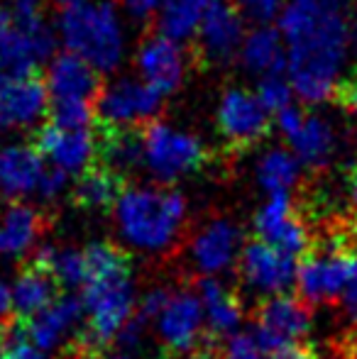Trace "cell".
<instances>
[{
    "label": "cell",
    "instance_id": "obj_11",
    "mask_svg": "<svg viewBox=\"0 0 357 359\" xmlns=\"http://www.w3.org/2000/svg\"><path fill=\"white\" fill-rule=\"evenodd\" d=\"M245 42V15L235 0H213L198 27V54L206 62L225 64Z\"/></svg>",
    "mask_w": 357,
    "mask_h": 359
},
{
    "label": "cell",
    "instance_id": "obj_30",
    "mask_svg": "<svg viewBox=\"0 0 357 359\" xmlns=\"http://www.w3.org/2000/svg\"><path fill=\"white\" fill-rule=\"evenodd\" d=\"M0 359H47L29 340L25 318L15 313L0 320Z\"/></svg>",
    "mask_w": 357,
    "mask_h": 359
},
{
    "label": "cell",
    "instance_id": "obj_14",
    "mask_svg": "<svg viewBox=\"0 0 357 359\" xmlns=\"http://www.w3.org/2000/svg\"><path fill=\"white\" fill-rule=\"evenodd\" d=\"M49 115L47 81L37 74L0 83V130L29 128Z\"/></svg>",
    "mask_w": 357,
    "mask_h": 359
},
{
    "label": "cell",
    "instance_id": "obj_27",
    "mask_svg": "<svg viewBox=\"0 0 357 359\" xmlns=\"http://www.w3.org/2000/svg\"><path fill=\"white\" fill-rule=\"evenodd\" d=\"M198 291H201V303H203L206 318H208L210 335L218 337L233 330L240 323V316H243V308H240V301L235 298V293H230L213 276L201 279Z\"/></svg>",
    "mask_w": 357,
    "mask_h": 359
},
{
    "label": "cell",
    "instance_id": "obj_35",
    "mask_svg": "<svg viewBox=\"0 0 357 359\" xmlns=\"http://www.w3.org/2000/svg\"><path fill=\"white\" fill-rule=\"evenodd\" d=\"M67 181H69L67 171L57 169V166H49V169H44L42 179H39V186H37L39 196H42V198H47V201L57 198V196L64 191V186H67Z\"/></svg>",
    "mask_w": 357,
    "mask_h": 359
},
{
    "label": "cell",
    "instance_id": "obj_24",
    "mask_svg": "<svg viewBox=\"0 0 357 359\" xmlns=\"http://www.w3.org/2000/svg\"><path fill=\"white\" fill-rule=\"evenodd\" d=\"M39 62L42 59L37 57L32 42L18 25V20L0 32V83L37 74Z\"/></svg>",
    "mask_w": 357,
    "mask_h": 359
},
{
    "label": "cell",
    "instance_id": "obj_31",
    "mask_svg": "<svg viewBox=\"0 0 357 359\" xmlns=\"http://www.w3.org/2000/svg\"><path fill=\"white\" fill-rule=\"evenodd\" d=\"M95 120V103L88 100H49V123L67 130H88Z\"/></svg>",
    "mask_w": 357,
    "mask_h": 359
},
{
    "label": "cell",
    "instance_id": "obj_10",
    "mask_svg": "<svg viewBox=\"0 0 357 359\" xmlns=\"http://www.w3.org/2000/svg\"><path fill=\"white\" fill-rule=\"evenodd\" d=\"M255 232L257 240L274 250L284 252L296 259H304L311 252V237L301 217L296 215L289 194L269 196L267 203L260 208L255 217Z\"/></svg>",
    "mask_w": 357,
    "mask_h": 359
},
{
    "label": "cell",
    "instance_id": "obj_5",
    "mask_svg": "<svg viewBox=\"0 0 357 359\" xmlns=\"http://www.w3.org/2000/svg\"><path fill=\"white\" fill-rule=\"evenodd\" d=\"M357 266V250L340 235L325 252H309L299 262L296 288L299 296L309 303H328L343 296L350 276Z\"/></svg>",
    "mask_w": 357,
    "mask_h": 359
},
{
    "label": "cell",
    "instance_id": "obj_13",
    "mask_svg": "<svg viewBox=\"0 0 357 359\" xmlns=\"http://www.w3.org/2000/svg\"><path fill=\"white\" fill-rule=\"evenodd\" d=\"M32 144L52 166L67 174H81L90 164H95V135L88 130H67L54 123H44L37 128Z\"/></svg>",
    "mask_w": 357,
    "mask_h": 359
},
{
    "label": "cell",
    "instance_id": "obj_43",
    "mask_svg": "<svg viewBox=\"0 0 357 359\" xmlns=\"http://www.w3.org/2000/svg\"><path fill=\"white\" fill-rule=\"evenodd\" d=\"M57 3H59V8L72 10V8H79V5H83L86 0H57Z\"/></svg>",
    "mask_w": 357,
    "mask_h": 359
},
{
    "label": "cell",
    "instance_id": "obj_21",
    "mask_svg": "<svg viewBox=\"0 0 357 359\" xmlns=\"http://www.w3.org/2000/svg\"><path fill=\"white\" fill-rule=\"evenodd\" d=\"M62 286L52 271L29 262L13 286V311L20 318H32L62 296Z\"/></svg>",
    "mask_w": 357,
    "mask_h": 359
},
{
    "label": "cell",
    "instance_id": "obj_42",
    "mask_svg": "<svg viewBox=\"0 0 357 359\" xmlns=\"http://www.w3.org/2000/svg\"><path fill=\"white\" fill-rule=\"evenodd\" d=\"M10 308H13V288H8L0 281V318L8 316Z\"/></svg>",
    "mask_w": 357,
    "mask_h": 359
},
{
    "label": "cell",
    "instance_id": "obj_37",
    "mask_svg": "<svg viewBox=\"0 0 357 359\" xmlns=\"http://www.w3.org/2000/svg\"><path fill=\"white\" fill-rule=\"evenodd\" d=\"M269 359H318V352L311 342H289V345L276 347Z\"/></svg>",
    "mask_w": 357,
    "mask_h": 359
},
{
    "label": "cell",
    "instance_id": "obj_33",
    "mask_svg": "<svg viewBox=\"0 0 357 359\" xmlns=\"http://www.w3.org/2000/svg\"><path fill=\"white\" fill-rule=\"evenodd\" d=\"M225 359H269V350L264 345L262 335L257 332V327L252 330H243L235 332L228 340L223 350Z\"/></svg>",
    "mask_w": 357,
    "mask_h": 359
},
{
    "label": "cell",
    "instance_id": "obj_23",
    "mask_svg": "<svg viewBox=\"0 0 357 359\" xmlns=\"http://www.w3.org/2000/svg\"><path fill=\"white\" fill-rule=\"evenodd\" d=\"M238 227L228 220H215L196 235L194 240V259L206 274L220 271L233 262L238 252Z\"/></svg>",
    "mask_w": 357,
    "mask_h": 359
},
{
    "label": "cell",
    "instance_id": "obj_39",
    "mask_svg": "<svg viewBox=\"0 0 357 359\" xmlns=\"http://www.w3.org/2000/svg\"><path fill=\"white\" fill-rule=\"evenodd\" d=\"M340 303H343L345 313H348L350 318H353V323L357 320V266L353 271V276H350L348 286H345L343 296H340Z\"/></svg>",
    "mask_w": 357,
    "mask_h": 359
},
{
    "label": "cell",
    "instance_id": "obj_44",
    "mask_svg": "<svg viewBox=\"0 0 357 359\" xmlns=\"http://www.w3.org/2000/svg\"><path fill=\"white\" fill-rule=\"evenodd\" d=\"M113 359H133V357H128V355H120V357H113Z\"/></svg>",
    "mask_w": 357,
    "mask_h": 359
},
{
    "label": "cell",
    "instance_id": "obj_25",
    "mask_svg": "<svg viewBox=\"0 0 357 359\" xmlns=\"http://www.w3.org/2000/svg\"><path fill=\"white\" fill-rule=\"evenodd\" d=\"M291 151L301 164H309L314 169L325 166L335 151V133L330 123L318 115H306L304 125L296 135L289 137Z\"/></svg>",
    "mask_w": 357,
    "mask_h": 359
},
{
    "label": "cell",
    "instance_id": "obj_15",
    "mask_svg": "<svg viewBox=\"0 0 357 359\" xmlns=\"http://www.w3.org/2000/svg\"><path fill=\"white\" fill-rule=\"evenodd\" d=\"M100 72H95L88 62L72 52H64L52 59L47 72V88L49 100H88L95 103V98L103 90Z\"/></svg>",
    "mask_w": 357,
    "mask_h": 359
},
{
    "label": "cell",
    "instance_id": "obj_2",
    "mask_svg": "<svg viewBox=\"0 0 357 359\" xmlns=\"http://www.w3.org/2000/svg\"><path fill=\"white\" fill-rule=\"evenodd\" d=\"M120 232L142 250H164L186 215V201L172 189H128L115 205Z\"/></svg>",
    "mask_w": 357,
    "mask_h": 359
},
{
    "label": "cell",
    "instance_id": "obj_12",
    "mask_svg": "<svg viewBox=\"0 0 357 359\" xmlns=\"http://www.w3.org/2000/svg\"><path fill=\"white\" fill-rule=\"evenodd\" d=\"M240 271H243L245 281L257 291L279 296L296 284L299 259L255 240L248 242L243 255H240Z\"/></svg>",
    "mask_w": 357,
    "mask_h": 359
},
{
    "label": "cell",
    "instance_id": "obj_41",
    "mask_svg": "<svg viewBox=\"0 0 357 359\" xmlns=\"http://www.w3.org/2000/svg\"><path fill=\"white\" fill-rule=\"evenodd\" d=\"M348 198H350V205H353V213L357 217V164L348 174Z\"/></svg>",
    "mask_w": 357,
    "mask_h": 359
},
{
    "label": "cell",
    "instance_id": "obj_7",
    "mask_svg": "<svg viewBox=\"0 0 357 359\" xmlns=\"http://www.w3.org/2000/svg\"><path fill=\"white\" fill-rule=\"evenodd\" d=\"M269 115L271 113L260 103L257 95L243 88H230L223 93L218 105V130L230 147L248 149L269 135Z\"/></svg>",
    "mask_w": 357,
    "mask_h": 359
},
{
    "label": "cell",
    "instance_id": "obj_3",
    "mask_svg": "<svg viewBox=\"0 0 357 359\" xmlns=\"http://www.w3.org/2000/svg\"><path fill=\"white\" fill-rule=\"evenodd\" d=\"M59 32L67 49L95 72H113L123 59V29L113 3H83L64 10Z\"/></svg>",
    "mask_w": 357,
    "mask_h": 359
},
{
    "label": "cell",
    "instance_id": "obj_36",
    "mask_svg": "<svg viewBox=\"0 0 357 359\" xmlns=\"http://www.w3.org/2000/svg\"><path fill=\"white\" fill-rule=\"evenodd\" d=\"M304 120H306L304 110L296 108V105H289V108H284L281 113H276V128H279V133L289 140L291 135L299 133L301 125H304Z\"/></svg>",
    "mask_w": 357,
    "mask_h": 359
},
{
    "label": "cell",
    "instance_id": "obj_9",
    "mask_svg": "<svg viewBox=\"0 0 357 359\" xmlns=\"http://www.w3.org/2000/svg\"><path fill=\"white\" fill-rule=\"evenodd\" d=\"M311 323H314L311 303L304 301L299 293L296 296H291V293L269 296L257 308V316H255V327L262 335L269 355L276 347L299 342L311 330Z\"/></svg>",
    "mask_w": 357,
    "mask_h": 359
},
{
    "label": "cell",
    "instance_id": "obj_18",
    "mask_svg": "<svg viewBox=\"0 0 357 359\" xmlns=\"http://www.w3.org/2000/svg\"><path fill=\"white\" fill-rule=\"evenodd\" d=\"M42 159L34 144L0 147V196L15 201L37 191L44 174Z\"/></svg>",
    "mask_w": 357,
    "mask_h": 359
},
{
    "label": "cell",
    "instance_id": "obj_6",
    "mask_svg": "<svg viewBox=\"0 0 357 359\" xmlns=\"http://www.w3.org/2000/svg\"><path fill=\"white\" fill-rule=\"evenodd\" d=\"M164 95L144 81L123 79L103 86L95 98V128H140L154 120Z\"/></svg>",
    "mask_w": 357,
    "mask_h": 359
},
{
    "label": "cell",
    "instance_id": "obj_16",
    "mask_svg": "<svg viewBox=\"0 0 357 359\" xmlns=\"http://www.w3.org/2000/svg\"><path fill=\"white\" fill-rule=\"evenodd\" d=\"M137 69L144 76V83L157 88L162 95H169L184 81V52L179 49V42L154 34L140 47Z\"/></svg>",
    "mask_w": 357,
    "mask_h": 359
},
{
    "label": "cell",
    "instance_id": "obj_17",
    "mask_svg": "<svg viewBox=\"0 0 357 359\" xmlns=\"http://www.w3.org/2000/svg\"><path fill=\"white\" fill-rule=\"evenodd\" d=\"M83 301L72 293H62L54 303H49L37 316L25 318L29 340L39 350H57L64 342V337L76 330L79 320L83 316Z\"/></svg>",
    "mask_w": 357,
    "mask_h": 359
},
{
    "label": "cell",
    "instance_id": "obj_22",
    "mask_svg": "<svg viewBox=\"0 0 357 359\" xmlns=\"http://www.w3.org/2000/svg\"><path fill=\"white\" fill-rule=\"evenodd\" d=\"M240 62L248 72L267 76L286 72V49L284 34L269 25H257L240 47Z\"/></svg>",
    "mask_w": 357,
    "mask_h": 359
},
{
    "label": "cell",
    "instance_id": "obj_8",
    "mask_svg": "<svg viewBox=\"0 0 357 359\" xmlns=\"http://www.w3.org/2000/svg\"><path fill=\"white\" fill-rule=\"evenodd\" d=\"M203 303L194 293H174L172 301L162 311L157 320V330L164 347L172 355H196V350L215 337L210 332H203Z\"/></svg>",
    "mask_w": 357,
    "mask_h": 359
},
{
    "label": "cell",
    "instance_id": "obj_32",
    "mask_svg": "<svg viewBox=\"0 0 357 359\" xmlns=\"http://www.w3.org/2000/svg\"><path fill=\"white\" fill-rule=\"evenodd\" d=\"M291 95H294V86H291L289 76L284 74H267L260 79L257 83V98L269 113H281L284 108L291 105Z\"/></svg>",
    "mask_w": 357,
    "mask_h": 359
},
{
    "label": "cell",
    "instance_id": "obj_38",
    "mask_svg": "<svg viewBox=\"0 0 357 359\" xmlns=\"http://www.w3.org/2000/svg\"><path fill=\"white\" fill-rule=\"evenodd\" d=\"M164 3H167V0H125V10H128L135 20H144L152 13H157V10H162Z\"/></svg>",
    "mask_w": 357,
    "mask_h": 359
},
{
    "label": "cell",
    "instance_id": "obj_34",
    "mask_svg": "<svg viewBox=\"0 0 357 359\" xmlns=\"http://www.w3.org/2000/svg\"><path fill=\"white\" fill-rule=\"evenodd\" d=\"M245 18L257 25H269L284 10V0H235Z\"/></svg>",
    "mask_w": 357,
    "mask_h": 359
},
{
    "label": "cell",
    "instance_id": "obj_29",
    "mask_svg": "<svg viewBox=\"0 0 357 359\" xmlns=\"http://www.w3.org/2000/svg\"><path fill=\"white\" fill-rule=\"evenodd\" d=\"M301 161L286 149H269L257 164V181L269 196L286 194L299 181Z\"/></svg>",
    "mask_w": 357,
    "mask_h": 359
},
{
    "label": "cell",
    "instance_id": "obj_4",
    "mask_svg": "<svg viewBox=\"0 0 357 359\" xmlns=\"http://www.w3.org/2000/svg\"><path fill=\"white\" fill-rule=\"evenodd\" d=\"M144 135V166L152 171L154 179L177 181L198 171L208 161L206 147L189 133L152 120L142 128Z\"/></svg>",
    "mask_w": 357,
    "mask_h": 359
},
{
    "label": "cell",
    "instance_id": "obj_19",
    "mask_svg": "<svg viewBox=\"0 0 357 359\" xmlns=\"http://www.w3.org/2000/svg\"><path fill=\"white\" fill-rule=\"evenodd\" d=\"M95 156L98 164L128 176L144 164V135L142 128H95Z\"/></svg>",
    "mask_w": 357,
    "mask_h": 359
},
{
    "label": "cell",
    "instance_id": "obj_26",
    "mask_svg": "<svg viewBox=\"0 0 357 359\" xmlns=\"http://www.w3.org/2000/svg\"><path fill=\"white\" fill-rule=\"evenodd\" d=\"M44 220L29 205H10L0 220V255L18 257L32 247L42 232Z\"/></svg>",
    "mask_w": 357,
    "mask_h": 359
},
{
    "label": "cell",
    "instance_id": "obj_20",
    "mask_svg": "<svg viewBox=\"0 0 357 359\" xmlns=\"http://www.w3.org/2000/svg\"><path fill=\"white\" fill-rule=\"evenodd\" d=\"M125 191H128L125 176L95 161L86 171L79 174L76 184L72 189V201L76 208L83 210H108L118 205Z\"/></svg>",
    "mask_w": 357,
    "mask_h": 359
},
{
    "label": "cell",
    "instance_id": "obj_40",
    "mask_svg": "<svg viewBox=\"0 0 357 359\" xmlns=\"http://www.w3.org/2000/svg\"><path fill=\"white\" fill-rule=\"evenodd\" d=\"M10 5L18 15H37L42 0H10Z\"/></svg>",
    "mask_w": 357,
    "mask_h": 359
},
{
    "label": "cell",
    "instance_id": "obj_1",
    "mask_svg": "<svg viewBox=\"0 0 357 359\" xmlns=\"http://www.w3.org/2000/svg\"><path fill=\"white\" fill-rule=\"evenodd\" d=\"M286 42V76L306 103L335 95L355 42L350 0H289L279 15Z\"/></svg>",
    "mask_w": 357,
    "mask_h": 359
},
{
    "label": "cell",
    "instance_id": "obj_28",
    "mask_svg": "<svg viewBox=\"0 0 357 359\" xmlns=\"http://www.w3.org/2000/svg\"><path fill=\"white\" fill-rule=\"evenodd\" d=\"M213 0H167L157 15V34L184 42L198 32Z\"/></svg>",
    "mask_w": 357,
    "mask_h": 359
}]
</instances>
